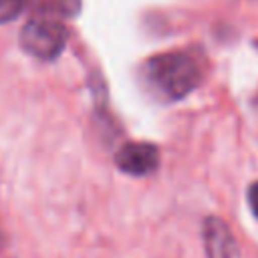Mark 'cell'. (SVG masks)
I'll return each instance as SVG.
<instances>
[{
  "label": "cell",
  "instance_id": "277c9868",
  "mask_svg": "<svg viewBox=\"0 0 258 258\" xmlns=\"http://www.w3.org/2000/svg\"><path fill=\"white\" fill-rule=\"evenodd\" d=\"M159 159L161 155L157 145L147 141H129L121 145L119 151L115 153V165L123 173L135 175V177L153 173L159 167Z\"/></svg>",
  "mask_w": 258,
  "mask_h": 258
},
{
  "label": "cell",
  "instance_id": "7a4b0ae2",
  "mask_svg": "<svg viewBox=\"0 0 258 258\" xmlns=\"http://www.w3.org/2000/svg\"><path fill=\"white\" fill-rule=\"evenodd\" d=\"M69 42V30L60 18L32 16L20 30V46L38 60H54Z\"/></svg>",
  "mask_w": 258,
  "mask_h": 258
},
{
  "label": "cell",
  "instance_id": "6da1fadb",
  "mask_svg": "<svg viewBox=\"0 0 258 258\" xmlns=\"http://www.w3.org/2000/svg\"><path fill=\"white\" fill-rule=\"evenodd\" d=\"M208 71L204 50L189 46L147 58L141 67L145 87L161 101H179L200 87Z\"/></svg>",
  "mask_w": 258,
  "mask_h": 258
},
{
  "label": "cell",
  "instance_id": "3957f363",
  "mask_svg": "<svg viewBox=\"0 0 258 258\" xmlns=\"http://www.w3.org/2000/svg\"><path fill=\"white\" fill-rule=\"evenodd\" d=\"M81 10V0H0V24L18 18L24 12L34 16L73 18Z\"/></svg>",
  "mask_w": 258,
  "mask_h": 258
},
{
  "label": "cell",
  "instance_id": "8992f818",
  "mask_svg": "<svg viewBox=\"0 0 258 258\" xmlns=\"http://www.w3.org/2000/svg\"><path fill=\"white\" fill-rule=\"evenodd\" d=\"M248 204H250L252 214L258 218V181H254V183L248 187Z\"/></svg>",
  "mask_w": 258,
  "mask_h": 258
},
{
  "label": "cell",
  "instance_id": "5b68a950",
  "mask_svg": "<svg viewBox=\"0 0 258 258\" xmlns=\"http://www.w3.org/2000/svg\"><path fill=\"white\" fill-rule=\"evenodd\" d=\"M204 246L208 258H242L236 236L218 216H208L204 222Z\"/></svg>",
  "mask_w": 258,
  "mask_h": 258
}]
</instances>
